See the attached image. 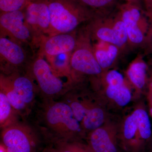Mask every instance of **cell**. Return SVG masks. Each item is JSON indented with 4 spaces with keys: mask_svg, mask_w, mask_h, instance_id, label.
Returning <instances> with one entry per match:
<instances>
[{
    "mask_svg": "<svg viewBox=\"0 0 152 152\" xmlns=\"http://www.w3.org/2000/svg\"><path fill=\"white\" fill-rule=\"evenodd\" d=\"M7 76L15 91L20 98L31 108L35 100L37 89L31 77L16 75Z\"/></svg>",
    "mask_w": 152,
    "mask_h": 152,
    "instance_id": "4fadbf2b",
    "label": "cell"
},
{
    "mask_svg": "<svg viewBox=\"0 0 152 152\" xmlns=\"http://www.w3.org/2000/svg\"><path fill=\"white\" fill-rule=\"evenodd\" d=\"M24 10L25 20L32 32L41 38L48 37L50 17L48 1L31 0Z\"/></svg>",
    "mask_w": 152,
    "mask_h": 152,
    "instance_id": "ba28073f",
    "label": "cell"
},
{
    "mask_svg": "<svg viewBox=\"0 0 152 152\" xmlns=\"http://www.w3.org/2000/svg\"><path fill=\"white\" fill-rule=\"evenodd\" d=\"M148 64L149 65L152 66V56H150L149 59L148 61Z\"/></svg>",
    "mask_w": 152,
    "mask_h": 152,
    "instance_id": "83f0119b",
    "label": "cell"
},
{
    "mask_svg": "<svg viewBox=\"0 0 152 152\" xmlns=\"http://www.w3.org/2000/svg\"><path fill=\"white\" fill-rule=\"evenodd\" d=\"M104 120L103 111L97 107H93L87 112L81 126L83 129L92 132L100 128Z\"/></svg>",
    "mask_w": 152,
    "mask_h": 152,
    "instance_id": "44dd1931",
    "label": "cell"
},
{
    "mask_svg": "<svg viewBox=\"0 0 152 152\" xmlns=\"http://www.w3.org/2000/svg\"><path fill=\"white\" fill-rule=\"evenodd\" d=\"M38 118L41 130L53 138L54 142L75 141L77 134L81 133L80 124L64 101L45 99Z\"/></svg>",
    "mask_w": 152,
    "mask_h": 152,
    "instance_id": "6da1fadb",
    "label": "cell"
},
{
    "mask_svg": "<svg viewBox=\"0 0 152 152\" xmlns=\"http://www.w3.org/2000/svg\"><path fill=\"white\" fill-rule=\"evenodd\" d=\"M70 65L72 69L83 75L99 76L103 74L95 56L91 39L85 28L78 34L77 46L71 55Z\"/></svg>",
    "mask_w": 152,
    "mask_h": 152,
    "instance_id": "8992f818",
    "label": "cell"
},
{
    "mask_svg": "<svg viewBox=\"0 0 152 152\" xmlns=\"http://www.w3.org/2000/svg\"><path fill=\"white\" fill-rule=\"evenodd\" d=\"M45 152H55L54 151H53V150L52 149H49V150H46L45 151Z\"/></svg>",
    "mask_w": 152,
    "mask_h": 152,
    "instance_id": "f1b7e54d",
    "label": "cell"
},
{
    "mask_svg": "<svg viewBox=\"0 0 152 152\" xmlns=\"http://www.w3.org/2000/svg\"><path fill=\"white\" fill-rule=\"evenodd\" d=\"M106 94L118 105L124 107L131 101L132 94L130 91L125 83L115 85H107Z\"/></svg>",
    "mask_w": 152,
    "mask_h": 152,
    "instance_id": "d6986e66",
    "label": "cell"
},
{
    "mask_svg": "<svg viewBox=\"0 0 152 152\" xmlns=\"http://www.w3.org/2000/svg\"><path fill=\"white\" fill-rule=\"evenodd\" d=\"M20 116L9 102L7 96L0 91V125L3 129L10 125L18 121Z\"/></svg>",
    "mask_w": 152,
    "mask_h": 152,
    "instance_id": "e0dca14e",
    "label": "cell"
},
{
    "mask_svg": "<svg viewBox=\"0 0 152 152\" xmlns=\"http://www.w3.org/2000/svg\"><path fill=\"white\" fill-rule=\"evenodd\" d=\"M102 16L113 12L121 4L120 0H74Z\"/></svg>",
    "mask_w": 152,
    "mask_h": 152,
    "instance_id": "ac0fdd59",
    "label": "cell"
},
{
    "mask_svg": "<svg viewBox=\"0 0 152 152\" xmlns=\"http://www.w3.org/2000/svg\"><path fill=\"white\" fill-rule=\"evenodd\" d=\"M43 56L40 54L33 61L30 68L31 74L45 99H53L66 94L68 86L62 79L63 77L53 70Z\"/></svg>",
    "mask_w": 152,
    "mask_h": 152,
    "instance_id": "277c9868",
    "label": "cell"
},
{
    "mask_svg": "<svg viewBox=\"0 0 152 152\" xmlns=\"http://www.w3.org/2000/svg\"><path fill=\"white\" fill-rule=\"evenodd\" d=\"M144 50V56H152V28L150 30L147 37V39L145 45L143 49Z\"/></svg>",
    "mask_w": 152,
    "mask_h": 152,
    "instance_id": "d4e9b609",
    "label": "cell"
},
{
    "mask_svg": "<svg viewBox=\"0 0 152 152\" xmlns=\"http://www.w3.org/2000/svg\"><path fill=\"white\" fill-rule=\"evenodd\" d=\"M133 113L137 119L140 138L146 145L152 135L151 125L148 115L142 109H137Z\"/></svg>",
    "mask_w": 152,
    "mask_h": 152,
    "instance_id": "ffe728a7",
    "label": "cell"
},
{
    "mask_svg": "<svg viewBox=\"0 0 152 152\" xmlns=\"http://www.w3.org/2000/svg\"><path fill=\"white\" fill-rule=\"evenodd\" d=\"M91 41L95 56L104 72L113 65L121 52L114 44L104 41Z\"/></svg>",
    "mask_w": 152,
    "mask_h": 152,
    "instance_id": "7c38bea8",
    "label": "cell"
},
{
    "mask_svg": "<svg viewBox=\"0 0 152 152\" xmlns=\"http://www.w3.org/2000/svg\"><path fill=\"white\" fill-rule=\"evenodd\" d=\"M0 56L1 64L3 63L13 69L21 66L26 60L23 49L15 41L1 35Z\"/></svg>",
    "mask_w": 152,
    "mask_h": 152,
    "instance_id": "8fae6325",
    "label": "cell"
},
{
    "mask_svg": "<svg viewBox=\"0 0 152 152\" xmlns=\"http://www.w3.org/2000/svg\"><path fill=\"white\" fill-rule=\"evenodd\" d=\"M2 130L3 147L6 152H36L39 140L28 125L18 121Z\"/></svg>",
    "mask_w": 152,
    "mask_h": 152,
    "instance_id": "5b68a950",
    "label": "cell"
},
{
    "mask_svg": "<svg viewBox=\"0 0 152 152\" xmlns=\"http://www.w3.org/2000/svg\"><path fill=\"white\" fill-rule=\"evenodd\" d=\"M125 2L131 3L137 5L142 7V0H124Z\"/></svg>",
    "mask_w": 152,
    "mask_h": 152,
    "instance_id": "4316f807",
    "label": "cell"
},
{
    "mask_svg": "<svg viewBox=\"0 0 152 152\" xmlns=\"http://www.w3.org/2000/svg\"><path fill=\"white\" fill-rule=\"evenodd\" d=\"M78 34L75 31L69 33L45 37L41 39V54L46 58L71 53L75 48Z\"/></svg>",
    "mask_w": 152,
    "mask_h": 152,
    "instance_id": "9c48e42d",
    "label": "cell"
},
{
    "mask_svg": "<svg viewBox=\"0 0 152 152\" xmlns=\"http://www.w3.org/2000/svg\"><path fill=\"white\" fill-rule=\"evenodd\" d=\"M143 9L148 17L150 25V29L152 28V0H142Z\"/></svg>",
    "mask_w": 152,
    "mask_h": 152,
    "instance_id": "cb8c5ba5",
    "label": "cell"
},
{
    "mask_svg": "<svg viewBox=\"0 0 152 152\" xmlns=\"http://www.w3.org/2000/svg\"><path fill=\"white\" fill-rule=\"evenodd\" d=\"M0 27L1 35L17 42H26L31 39L32 32L26 23L24 10L1 12Z\"/></svg>",
    "mask_w": 152,
    "mask_h": 152,
    "instance_id": "52a82bcc",
    "label": "cell"
},
{
    "mask_svg": "<svg viewBox=\"0 0 152 152\" xmlns=\"http://www.w3.org/2000/svg\"><path fill=\"white\" fill-rule=\"evenodd\" d=\"M88 145L94 152H118L115 137L102 128L91 132Z\"/></svg>",
    "mask_w": 152,
    "mask_h": 152,
    "instance_id": "5bb4252c",
    "label": "cell"
},
{
    "mask_svg": "<svg viewBox=\"0 0 152 152\" xmlns=\"http://www.w3.org/2000/svg\"><path fill=\"white\" fill-rule=\"evenodd\" d=\"M50 28L48 37L75 31L81 24L102 16L74 0H47Z\"/></svg>",
    "mask_w": 152,
    "mask_h": 152,
    "instance_id": "7a4b0ae2",
    "label": "cell"
},
{
    "mask_svg": "<svg viewBox=\"0 0 152 152\" xmlns=\"http://www.w3.org/2000/svg\"><path fill=\"white\" fill-rule=\"evenodd\" d=\"M117 10L126 30L129 50L143 49L150 25L143 7L131 3H121Z\"/></svg>",
    "mask_w": 152,
    "mask_h": 152,
    "instance_id": "3957f363",
    "label": "cell"
},
{
    "mask_svg": "<svg viewBox=\"0 0 152 152\" xmlns=\"http://www.w3.org/2000/svg\"><path fill=\"white\" fill-rule=\"evenodd\" d=\"M55 152H94L89 145H86L75 141L54 142Z\"/></svg>",
    "mask_w": 152,
    "mask_h": 152,
    "instance_id": "7402d4cb",
    "label": "cell"
},
{
    "mask_svg": "<svg viewBox=\"0 0 152 152\" xmlns=\"http://www.w3.org/2000/svg\"><path fill=\"white\" fill-rule=\"evenodd\" d=\"M115 10L110 15L96 17L86 23L85 28L91 40L104 41L117 46Z\"/></svg>",
    "mask_w": 152,
    "mask_h": 152,
    "instance_id": "30bf717a",
    "label": "cell"
},
{
    "mask_svg": "<svg viewBox=\"0 0 152 152\" xmlns=\"http://www.w3.org/2000/svg\"><path fill=\"white\" fill-rule=\"evenodd\" d=\"M0 91H2L5 94L11 105L20 116L25 117L28 115L31 108L22 100L15 91L7 76L1 75Z\"/></svg>",
    "mask_w": 152,
    "mask_h": 152,
    "instance_id": "2e32d148",
    "label": "cell"
},
{
    "mask_svg": "<svg viewBox=\"0 0 152 152\" xmlns=\"http://www.w3.org/2000/svg\"><path fill=\"white\" fill-rule=\"evenodd\" d=\"M144 58L143 54L138 55L127 70V75L130 81L139 89L143 88L147 83L148 64Z\"/></svg>",
    "mask_w": 152,
    "mask_h": 152,
    "instance_id": "9a60e30c",
    "label": "cell"
},
{
    "mask_svg": "<svg viewBox=\"0 0 152 152\" xmlns=\"http://www.w3.org/2000/svg\"><path fill=\"white\" fill-rule=\"evenodd\" d=\"M145 146L147 152H152V135L148 141L147 142Z\"/></svg>",
    "mask_w": 152,
    "mask_h": 152,
    "instance_id": "484cf974",
    "label": "cell"
},
{
    "mask_svg": "<svg viewBox=\"0 0 152 152\" xmlns=\"http://www.w3.org/2000/svg\"><path fill=\"white\" fill-rule=\"evenodd\" d=\"M31 0H0L1 12L24 10Z\"/></svg>",
    "mask_w": 152,
    "mask_h": 152,
    "instance_id": "603a6c76",
    "label": "cell"
}]
</instances>
